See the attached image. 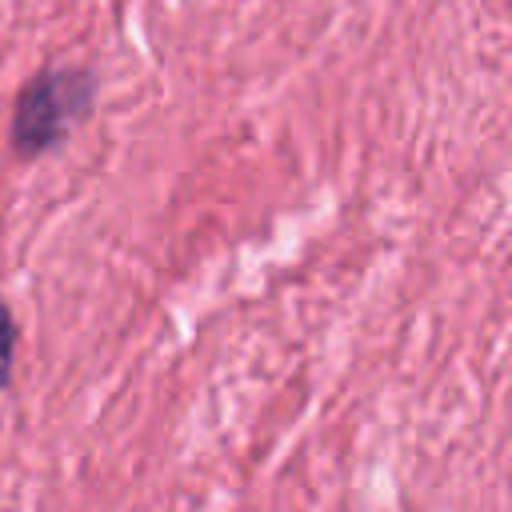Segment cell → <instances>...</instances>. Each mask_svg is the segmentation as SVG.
<instances>
[{"label":"cell","mask_w":512,"mask_h":512,"mask_svg":"<svg viewBox=\"0 0 512 512\" xmlns=\"http://www.w3.org/2000/svg\"><path fill=\"white\" fill-rule=\"evenodd\" d=\"M92 76L84 68H44L36 72L16 100L12 112V144L20 156H40L60 144L80 116L92 108Z\"/></svg>","instance_id":"6da1fadb"},{"label":"cell","mask_w":512,"mask_h":512,"mask_svg":"<svg viewBox=\"0 0 512 512\" xmlns=\"http://www.w3.org/2000/svg\"><path fill=\"white\" fill-rule=\"evenodd\" d=\"M12 344H16V328H12V312L0 300V388L8 384V368H12Z\"/></svg>","instance_id":"7a4b0ae2"}]
</instances>
